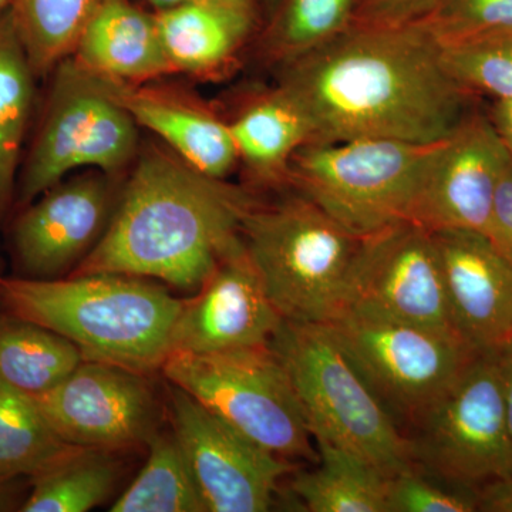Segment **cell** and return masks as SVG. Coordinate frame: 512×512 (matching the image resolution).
<instances>
[{"mask_svg": "<svg viewBox=\"0 0 512 512\" xmlns=\"http://www.w3.org/2000/svg\"><path fill=\"white\" fill-rule=\"evenodd\" d=\"M279 72V89L308 120L309 143L373 138L431 146L457 130L476 99L448 73L423 22L352 25Z\"/></svg>", "mask_w": 512, "mask_h": 512, "instance_id": "cell-1", "label": "cell"}, {"mask_svg": "<svg viewBox=\"0 0 512 512\" xmlns=\"http://www.w3.org/2000/svg\"><path fill=\"white\" fill-rule=\"evenodd\" d=\"M247 192L151 148L137 158L100 241L73 275L121 274L197 292L241 239Z\"/></svg>", "mask_w": 512, "mask_h": 512, "instance_id": "cell-2", "label": "cell"}, {"mask_svg": "<svg viewBox=\"0 0 512 512\" xmlns=\"http://www.w3.org/2000/svg\"><path fill=\"white\" fill-rule=\"evenodd\" d=\"M181 299L150 279L121 274L3 278L0 308L73 342L86 360L147 373L163 367Z\"/></svg>", "mask_w": 512, "mask_h": 512, "instance_id": "cell-3", "label": "cell"}, {"mask_svg": "<svg viewBox=\"0 0 512 512\" xmlns=\"http://www.w3.org/2000/svg\"><path fill=\"white\" fill-rule=\"evenodd\" d=\"M241 237L282 319L328 323L338 315L363 238L299 192L271 207L254 205Z\"/></svg>", "mask_w": 512, "mask_h": 512, "instance_id": "cell-4", "label": "cell"}, {"mask_svg": "<svg viewBox=\"0 0 512 512\" xmlns=\"http://www.w3.org/2000/svg\"><path fill=\"white\" fill-rule=\"evenodd\" d=\"M269 346L288 370L312 439L345 448L387 477L414 467L399 424L328 325L284 319Z\"/></svg>", "mask_w": 512, "mask_h": 512, "instance_id": "cell-5", "label": "cell"}, {"mask_svg": "<svg viewBox=\"0 0 512 512\" xmlns=\"http://www.w3.org/2000/svg\"><path fill=\"white\" fill-rule=\"evenodd\" d=\"M437 144L373 138L308 143L289 163L288 184L356 237L367 238L412 221Z\"/></svg>", "mask_w": 512, "mask_h": 512, "instance_id": "cell-6", "label": "cell"}, {"mask_svg": "<svg viewBox=\"0 0 512 512\" xmlns=\"http://www.w3.org/2000/svg\"><path fill=\"white\" fill-rule=\"evenodd\" d=\"M45 114L20 165L15 204L23 208L82 168L116 177L137 157L138 126L109 84L72 57L55 70Z\"/></svg>", "mask_w": 512, "mask_h": 512, "instance_id": "cell-7", "label": "cell"}, {"mask_svg": "<svg viewBox=\"0 0 512 512\" xmlns=\"http://www.w3.org/2000/svg\"><path fill=\"white\" fill-rule=\"evenodd\" d=\"M406 434L414 466L476 494L512 477V434L498 352H478Z\"/></svg>", "mask_w": 512, "mask_h": 512, "instance_id": "cell-8", "label": "cell"}, {"mask_svg": "<svg viewBox=\"0 0 512 512\" xmlns=\"http://www.w3.org/2000/svg\"><path fill=\"white\" fill-rule=\"evenodd\" d=\"M161 369L171 384L276 456L318 457L291 377L271 346L173 352Z\"/></svg>", "mask_w": 512, "mask_h": 512, "instance_id": "cell-9", "label": "cell"}, {"mask_svg": "<svg viewBox=\"0 0 512 512\" xmlns=\"http://www.w3.org/2000/svg\"><path fill=\"white\" fill-rule=\"evenodd\" d=\"M328 325L397 424L410 426L477 355L460 336L346 306Z\"/></svg>", "mask_w": 512, "mask_h": 512, "instance_id": "cell-10", "label": "cell"}, {"mask_svg": "<svg viewBox=\"0 0 512 512\" xmlns=\"http://www.w3.org/2000/svg\"><path fill=\"white\" fill-rule=\"evenodd\" d=\"M346 306L460 336L433 234L413 222L363 238L350 272Z\"/></svg>", "mask_w": 512, "mask_h": 512, "instance_id": "cell-11", "label": "cell"}, {"mask_svg": "<svg viewBox=\"0 0 512 512\" xmlns=\"http://www.w3.org/2000/svg\"><path fill=\"white\" fill-rule=\"evenodd\" d=\"M57 436L72 446L126 450L158 431V406L147 375L84 359L49 392L33 397Z\"/></svg>", "mask_w": 512, "mask_h": 512, "instance_id": "cell-12", "label": "cell"}, {"mask_svg": "<svg viewBox=\"0 0 512 512\" xmlns=\"http://www.w3.org/2000/svg\"><path fill=\"white\" fill-rule=\"evenodd\" d=\"M173 431L204 498L207 512H265L276 488L292 470L184 392L171 389Z\"/></svg>", "mask_w": 512, "mask_h": 512, "instance_id": "cell-13", "label": "cell"}, {"mask_svg": "<svg viewBox=\"0 0 512 512\" xmlns=\"http://www.w3.org/2000/svg\"><path fill=\"white\" fill-rule=\"evenodd\" d=\"M114 177L74 175L20 208L10 245L20 278L57 279L96 247L113 214Z\"/></svg>", "mask_w": 512, "mask_h": 512, "instance_id": "cell-14", "label": "cell"}, {"mask_svg": "<svg viewBox=\"0 0 512 512\" xmlns=\"http://www.w3.org/2000/svg\"><path fill=\"white\" fill-rule=\"evenodd\" d=\"M511 161L487 113L474 109L437 144L410 222L430 232L471 229L485 234L495 191Z\"/></svg>", "mask_w": 512, "mask_h": 512, "instance_id": "cell-15", "label": "cell"}, {"mask_svg": "<svg viewBox=\"0 0 512 512\" xmlns=\"http://www.w3.org/2000/svg\"><path fill=\"white\" fill-rule=\"evenodd\" d=\"M282 320L241 237L221 256L194 296L181 301L170 353L269 345Z\"/></svg>", "mask_w": 512, "mask_h": 512, "instance_id": "cell-16", "label": "cell"}, {"mask_svg": "<svg viewBox=\"0 0 512 512\" xmlns=\"http://www.w3.org/2000/svg\"><path fill=\"white\" fill-rule=\"evenodd\" d=\"M431 234L458 335L477 352H500L512 340V262L484 232Z\"/></svg>", "mask_w": 512, "mask_h": 512, "instance_id": "cell-17", "label": "cell"}, {"mask_svg": "<svg viewBox=\"0 0 512 512\" xmlns=\"http://www.w3.org/2000/svg\"><path fill=\"white\" fill-rule=\"evenodd\" d=\"M70 57L109 82L137 84L175 72L156 13L133 0H100Z\"/></svg>", "mask_w": 512, "mask_h": 512, "instance_id": "cell-18", "label": "cell"}, {"mask_svg": "<svg viewBox=\"0 0 512 512\" xmlns=\"http://www.w3.org/2000/svg\"><path fill=\"white\" fill-rule=\"evenodd\" d=\"M106 82L138 127L160 137L175 156L198 173L225 180L234 170L239 157L227 121L165 94L133 84Z\"/></svg>", "mask_w": 512, "mask_h": 512, "instance_id": "cell-19", "label": "cell"}, {"mask_svg": "<svg viewBox=\"0 0 512 512\" xmlns=\"http://www.w3.org/2000/svg\"><path fill=\"white\" fill-rule=\"evenodd\" d=\"M175 72L207 73L227 66L261 29L262 20L217 0H187L156 10Z\"/></svg>", "mask_w": 512, "mask_h": 512, "instance_id": "cell-20", "label": "cell"}, {"mask_svg": "<svg viewBox=\"0 0 512 512\" xmlns=\"http://www.w3.org/2000/svg\"><path fill=\"white\" fill-rule=\"evenodd\" d=\"M228 126L239 160L259 183H288L292 157L311 141L308 120L278 86L251 101Z\"/></svg>", "mask_w": 512, "mask_h": 512, "instance_id": "cell-21", "label": "cell"}, {"mask_svg": "<svg viewBox=\"0 0 512 512\" xmlns=\"http://www.w3.org/2000/svg\"><path fill=\"white\" fill-rule=\"evenodd\" d=\"M35 73L9 9L0 13V222L15 202Z\"/></svg>", "mask_w": 512, "mask_h": 512, "instance_id": "cell-22", "label": "cell"}, {"mask_svg": "<svg viewBox=\"0 0 512 512\" xmlns=\"http://www.w3.org/2000/svg\"><path fill=\"white\" fill-rule=\"evenodd\" d=\"M319 466L298 474L292 491L311 512H387V480L345 448L316 441Z\"/></svg>", "mask_w": 512, "mask_h": 512, "instance_id": "cell-23", "label": "cell"}, {"mask_svg": "<svg viewBox=\"0 0 512 512\" xmlns=\"http://www.w3.org/2000/svg\"><path fill=\"white\" fill-rule=\"evenodd\" d=\"M83 360L80 349L59 333L0 312V380L19 392H49Z\"/></svg>", "mask_w": 512, "mask_h": 512, "instance_id": "cell-24", "label": "cell"}, {"mask_svg": "<svg viewBox=\"0 0 512 512\" xmlns=\"http://www.w3.org/2000/svg\"><path fill=\"white\" fill-rule=\"evenodd\" d=\"M77 448L57 436L32 396L0 380V478L39 476Z\"/></svg>", "mask_w": 512, "mask_h": 512, "instance_id": "cell-25", "label": "cell"}, {"mask_svg": "<svg viewBox=\"0 0 512 512\" xmlns=\"http://www.w3.org/2000/svg\"><path fill=\"white\" fill-rule=\"evenodd\" d=\"M147 463L111 512H207L204 498L174 431L148 441Z\"/></svg>", "mask_w": 512, "mask_h": 512, "instance_id": "cell-26", "label": "cell"}, {"mask_svg": "<svg viewBox=\"0 0 512 512\" xmlns=\"http://www.w3.org/2000/svg\"><path fill=\"white\" fill-rule=\"evenodd\" d=\"M120 476L111 451L77 448L39 476L20 512H86L110 497Z\"/></svg>", "mask_w": 512, "mask_h": 512, "instance_id": "cell-27", "label": "cell"}, {"mask_svg": "<svg viewBox=\"0 0 512 512\" xmlns=\"http://www.w3.org/2000/svg\"><path fill=\"white\" fill-rule=\"evenodd\" d=\"M352 23L353 0H279L259 29V52L265 62L284 66L325 45Z\"/></svg>", "mask_w": 512, "mask_h": 512, "instance_id": "cell-28", "label": "cell"}, {"mask_svg": "<svg viewBox=\"0 0 512 512\" xmlns=\"http://www.w3.org/2000/svg\"><path fill=\"white\" fill-rule=\"evenodd\" d=\"M100 0H12L9 10L36 77L73 55Z\"/></svg>", "mask_w": 512, "mask_h": 512, "instance_id": "cell-29", "label": "cell"}, {"mask_svg": "<svg viewBox=\"0 0 512 512\" xmlns=\"http://www.w3.org/2000/svg\"><path fill=\"white\" fill-rule=\"evenodd\" d=\"M440 46L448 73L468 93L512 100V29Z\"/></svg>", "mask_w": 512, "mask_h": 512, "instance_id": "cell-30", "label": "cell"}, {"mask_svg": "<svg viewBox=\"0 0 512 512\" xmlns=\"http://www.w3.org/2000/svg\"><path fill=\"white\" fill-rule=\"evenodd\" d=\"M440 45L512 29V0H441L423 20Z\"/></svg>", "mask_w": 512, "mask_h": 512, "instance_id": "cell-31", "label": "cell"}, {"mask_svg": "<svg viewBox=\"0 0 512 512\" xmlns=\"http://www.w3.org/2000/svg\"><path fill=\"white\" fill-rule=\"evenodd\" d=\"M476 494L410 467L387 480V512H474Z\"/></svg>", "mask_w": 512, "mask_h": 512, "instance_id": "cell-32", "label": "cell"}, {"mask_svg": "<svg viewBox=\"0 0 512 512\" xmlns=\"http://www.w3.org/2000/svg\"><path fill=\"white\" fill-rule=\"evenodd\" d=\"M441 0H353V23L357 26H404L423 22Z\"/></svg>", "mask_w": 512, "mask_h": 512, "instance_id": "cell-33", "label": "cell"}, {"mask_svg": "<svg viewBox=\"0 0 512 512\" xmlns=\"http://www.w3.org/2000/svg\"><path fill=\"white\" fill-rule=\"evenodd\" d=\"M485 235L512 262V161L495 191Z\"/></svg>", "mask_w": 512, "mask_h": 512, "instance_id": "cell-34", "label": "cell"}, {"mask_svg": "<svg viewBox=\"0 0 512 512\" xmlns=\"http://www.w3.org/2000/svg\"><path fill=\"white\" fill-rule=\"evenodd\" d=\"M476 498L478 511L512 512V477L485 485Z\"/></svg>", "mask_w": 512, "mask_h": 512, "instance_id": "cell-35", "label": "cell"}, {"mask_svg": "<svg viewBox=\"0 0 512 512\" xmlns=\"http://www.w3.org/2000/svg\"><path fill=\"white\" fill-rule=\"evenodd\" d=\"M30 491V478H0V512L22 511Z\"/></svg>", "mask_w": 512, "mask_h": 512, "instance_id": "cell-36", "label": "cell"}, {"mask_svg": "<svg viewBox=\"0 0 512 512\" xmlns=\"http://www.w3.org/2000/svg\"><path fill=\"white\" fill-rule=\"evenodd\" d=\"M485 113L512 157V100H493Z\"/></svg>", "mask_w": 512, "mask_h": 512, "instance_id": "cell-37", "label": "cell"}, {"mask_svg": "<svg viewBox=\"0 0 512 512\" xmlns=\"http://www.w3.org/2000/svg\"><path fill=\"white\" fill-rule=\"evenodd\" d=\"M498 359H500L501 375H503L508 424L512 434V340L498 352Z\"/></svg>", "mask_w": 512, "mask_h": 512, "instance_id": "cell-38", "label": "cell"}, {"mask_svg": "<svg viewBox=\"0 0 512 512\" xmlns=\"http://www.w3.org/2000/svg\"><path fill=\"white\" fill-rule=\"evenodd\" d=\"M217 2L225 3V5L232 6L239 10L249 13V15L255 16L264 23V13H262L261 2L259 0H217Z\"/></svg>", "mask_w": 512, "mask_h": 512, "instance_id": "cell-39", "label": "cell"}, {"mask_svg": "<svg viewBox=\"0 0 512 512\" xmlns=\"http://www.w3.org/2000/svg\"><path fill=\"white\" fill-rule=\"evenodd\" d=\"M156 10L171 8V6L180 5V3L187 2V0H146Z\"/></svg>", "mask_w": 512, "mask_h": 512, "instance_id": "cell-40", "label": "cell"}, {"mask_svg": "<svg viewBox=\"0 0 512 512\" xmlns=\"http://www.w3.org/2000/svg\"><path fill=\"white\" fill-rule=\"evenodd\" d=\"M261 2L262 13H264V22L274 13L279 0H259Z\"/></svg>", "mask_w": 512, "mask_h": 512, "instance_id": "cell-41", "label": "cell"}, {"mask_svg": "<svg viewBox=\"0 0 512 512\" xmlns=\"http://www.w3.org/2000/svg\"><path fill=\"white\" fill-rule=\"evenodd\" d=\"M10 3H12V0H0V13H3L6 9H9Z\"/></svg>", "mask_w": 512, "mask_h": 512, "instance_id": "cell-42", "label": "cell"}]
</instances>
